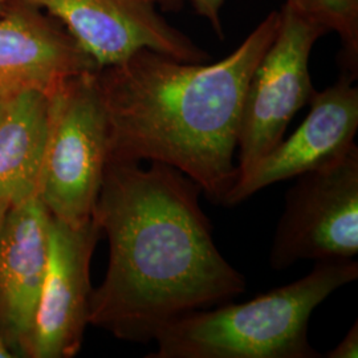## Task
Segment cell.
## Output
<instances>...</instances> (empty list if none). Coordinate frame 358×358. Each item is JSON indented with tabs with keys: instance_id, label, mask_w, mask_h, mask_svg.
Instances as JSON below:
<instances>
[{
	"instance_id": "6da1fadb",
	"label": "cell",
	"mask_w": 358,
	"mask_h": 358,
	"mask_svg": "<svg viewBox=\"0 0 358 358\" xmlns=\"http://www.w3.org/2000/svg\"><path fill=\"white\" fill-rule=\"evenodd\" d=\"M202 189L176 167L108 159L93 217L109 242L90 325L146 344L169 322L230 301L245 279L219 252Z\"/></svg>"
},
{
	"instance_id": "7a4b0ae2",
	"label": "cell",
	"mask_w": 358,
	"mask_h": 358,
	"mask_svg": "<svg viewBox=\"0 0 358 358\" xmlns=\"http://www.w3.org/2000/svg\"><path fill=\"white\" fill-rule=\"evenodd\" d=\"M273 11L215 64L185 63L150 50L97 69L109 131V158L162 162L223 205L238 179L234 162L244 94L278 34Z\"/></svg>"
},
{
	"instance_id": "3957f363",
	"label": "cell",
	"mask_w": 358,
	"mask_h": 358,
	"mask_svg": "<svg viewBox=\"0 0 358 358\" xmlns=\"http://www.w3.org/2000/svg\"><path fill=\"white\" fill-rule=\"evenodd\" d=\"M353 259L316 262L307 276L241 304L199 309L165 325L149 358H317L308 340L313 310L357 280Z\"/></svg>"
},
{
	"instance_id": "277c9868",
	"label": "cell",
	"mask_w": 358,
	"mask_h": 358,
	"mask_svg": "<svg viewBox=\"0 0 358 358\" xmlns=\"http://www.w3.org/2000/svg\"><path fill=\"white\" fill-rule=\"evenodd\" d=\"M96 71L50 93V129L38 195L52 217L71 226L94 214L109 158V131Z\"/></svg>"
},
{
	"instance_id": "5b68a950",
	"label": "cell",
	"mask_w": 358,
	"mask_h": 358,
	"mask_svg": "<svg viewBox=\"0 0 358 358\" xmlns=\"http://www.w3.org/2000/svg\"><path fill=\"white\" fill-rule=\"evenodd\" d=\"M328 32L296 13L280 10L278 34L256 65L244 94L238 136V177L282 141L294 115L316 90L309 72L310 52Z\"/></svg>"
},
{
	"instance_id": "8992f818",
	"label": "cell",
	"mask_w": 358,
	"mask_h": 358,
	"mask_svg": "<svg viewBox=\"0 0 358 358\" xmlns=\"http://www.w3.org/2000/svg\"><path fill=\"white\" fill-rule=\"evenodd\" d=\"M285 196L269 252L282 271L301 260L353 259L358 252V148L297 177Z\"/></svg>"
},
{
	"instance_id": "52a82bcc",
	"label": "cell",
	"mask_w": 358,
	"mask_h": 358,
	"mask_svg": "<svg viewBox=\"0 0 358 358\" xmlns=\"http://www.w3.org/2000/svg\"><path fill=\"white\" fill-rule=\"evenodd\" d=\"M56 19L97 69L125 62L141 50L185 63H206L210 55L170 26L146 0H23Z\"/></svg>"
},
{
	"instance_id": "ba28073f",
	"label": "cell",
	"mask_w": 358,
	"mask_h": 358,
	"mask_svg": "<svg viewBox=\"0 0 358 358\" xmlns=\"http://www.w3.org/2000/svg\"><path fill=\"white\" fill-rule=\"evenodd\" d=\"M101 235L94 217L81 226L51 217L28 358H72L80 352L90 325V262Z\"/></svg>"
},
{
	"instance_id": "9c48e42d",
	"label": "cell",
	"mask_w": 358,
	"mask_h": 358,
	"mask_svg": "<svg viewBox=\"0 0 358 358\" xmlns=\"http://www.w3.org/2000/svg\"><path fill=\"white\" fill-rule=\"evenodd\" d=\"M356 78L341 73L332 87L316 92L310 110L294 134L241 174L223 206H236L276 182L299 177L344 158L358 129Z\"/></svg>"
},
{
	"instance_id": "30bf717a",
	"label": "cell",
	"mask_w": 358,
	"mask_h": 358,
	"mask_svg": "<svg viewBox=\"0 0 358 358\" xmlns=\"http://www.w3.org/2000/svg\"><path fill=\"white\" fill-rule=\"evenodd\" d=\"M51 214L38 195L10 206L0 229V337L28 358L44 282Z\"/></svg>"
},
{
	"instance_id": "8fae6325",
	"label": "cell",
	"mask_w": 358,
	"mask_h": 358,
	"mask_svg": "<svg viewBox=\"0 0 358 358\" xmlns=\"http://www.w3.org/2000/svg\"><path fill=\"white\" fill-rule=\"evenodd\" d=\"M97 71L90 56L56 19L15 0L0 16V94L41 90L47 94L71 77Z\"/></svg>"
},
{
	"instance_id": "7c38bea8",
	"label": "cell",
	"mask_w": 358,
	"mask_h": 358,
	"mask_svg": "<svg viewBox=\"0 0 358 358\" xmlns=\"http://www.w3.org/2000/svg\"><path fill=\"white\" fill-rule=\"evenodd\" d=\"M48 129L50 94L29 90L3 96L0 207H10L38 195Z\"/></svg>"
},
{
	"instance_id": "4fadbf2b",
	"label": "cell",
	"mask_w": 358,
	"mask_h": 358,
	"mask_svg": "<svg viewBox=\"0 0 358 358\" xmlns=\"http://www.w3.org/2000/svg\"><path fill=\"white\" fill-rule=\"evenodd\" d=\"M296 13L336 34L341 41L343 73L357 78L358 0H287Z\"/></svg>"
},
{
	"instance_id": "5bb4252c",
	"label": "cell",
	"mask_w": 358,
	"mask_h": 358,
	"mask_svg": "<svg viewBox=\"0 0 358 358\" xmlns=\"http://www.w3.org/2000/svg\"><path fill=\"white\" fill-rule=\"evenodd\" d=\"M189 1L195 10V13L205 17L206 20L213 26L215 34L220 38L223 36V29L220 24V8L224 0H185Z\"/></svg>"
},
{
	"instance_id": "9a60e30c",
	"label": "cell",
	"mask_w": 358,
	"mask_h": 358,
	"mask_svg": "<svg viewBox=\"0 0 358 358\" xmlns=\"http://www.w3.org/2000/svg\"><path fill=\"white\" fill-rule=\"evenodd\" d=\"M327 358H357L358 357V322L356 321L343 341L332 350L324 355Z\"/></svg>"
},
{
	"instance_id": "2e32d148",
	"label": "cell",
	"mask_w": 358,
	"mask_h": 358,
	"mask_svg": "<svg viewBox=\"0 0 358 358\" xmlns=\"http://www.w3.org/2000/svg\"><path fill=\"white\" fill-rule=\"evenodd\" d=\"M153 3L155 7L162 8L165 11H179L185 3V0H146Z\"/></svg>"
},
{
	"instance_id": "e0dca14e",
	"label": "cell",
	"mask_w": 358,
	"mask_h": 358,
	"mask_svg": "<svg viewBox=\"0 0 358 358\" xmlns=\"http://www.w3.org/2000/svg\"><path fill=\"white\" fill-rule=\"evenodd\" d=\"M15 353L10 346L7 345V343L0 337V358H15Z\"/></svg>"
},
{
	"instance_id": "ac0fdd59",
	"label": "cell",
	"mask_w": 358,
	"mask_h": 358,
	"mask_svg": "<svg viewBox=\"0 0 358 358\" xmlns=\"http://www.w3.org/2000/svg\"><path fill=\"white\" fill-rule=\"evenodd\" d=\"M13 1L15 0H0V16H3L4 13L10 10Z\"/></svg>"
},
{
	"instance_id": "d6986e66",
	"label": "cell",
	"mask_w": 358,
	"mask_h": 358,
	"mask_svg": "<svg viewBox=\"0 0 358 358\" xmlns=\"http://www.w3.org/2000/svg\"><path fill=\"white\" fill-rule=\"evenodd\" d=\"M7 208H8V207H0V229H1V223H3V219H4Z\"/></svg>"
},
{
	"instance_id": "ffe728a7",
	"label": "cell",
	"mask_w": 358,
	"mask_h": 358,
	"mask_svg": "<svg viewBox=\"0 0 358 358\" xmlns=\"http://www.w3.org/2000/svg\"><path fill=\"white\" fill-rule=\"evenodd\" d=\"M1 105H3V96L0 94V109H1Z\"/></svg>"
}]
</instances>
